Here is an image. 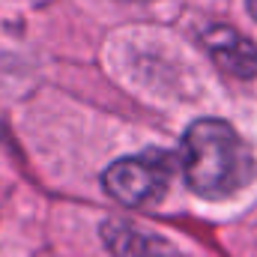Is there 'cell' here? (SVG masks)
Segmentation results:
<instances>
[{
    "label": "cell",
    "mask_w": 257,
    "mask_h": 257,
    "mask_svg": "<svg viewBox=\"0 0 257 257\" xmlns=\"http://www.w3.org/2000/svg\"><path fill=\"white\" fill-rule=\"evenodd\" d=\"M189 189L206 200L242 192L254 180V156L236 128L224 120H197L189 126L180 153Z\"/></svg>",
    "instance_id": "obj_1"
},
{
    "label": "cell",
    "mask_w": 257,
    "mask_h": 257,
    "mask_svg": "<svg viewBox=\"0 0 257 257\" xmlns=\"http://www.w3.org/2000/svg\"><path fill=\"white\" fill-rule=\"evenodd\" d=\"M174 171H177V159L171 153L144 150V153L123 156L114 165H108L102 174V186L123 206L141 209V206L159 203L168 194Z\"/></svg>",
    "instance_id": "obj_2"
},
{
    "label": "cell",
    "mask_w": 257,
    "mask_h": 257,
    "mask_svg": "<svg viewBox=\"0 0 257 257\" xmlns=\"http://www.w3.org/2000/svg\"><path fill=\"white\" fill-rule=\"evenodd\" d=\"M102 242L114 257H180L174 242L128 218H108L102 224Z\"/></svg>",
    "instance_id": "obj_3"
},
{
    "label": "cell",
    "mask_w": 257,
    "mask_h": 257,
    "mask_svg": "<svg viewBox=\"0 0 257 257\" xmlns=\"http://www.w3.org/2000/svg\"><path fill=\"white\" fill-rule=\"evenodd\" d=\"M203 45L224 72L236 78L257 75V45L251 39H245L242 33H236L233 27H209L203 33Z\"/></svg>",
    "instance_id": "obj_4"
},
{
    "label": "cell",
    "mask_w": 257,
    "mask_h": 257,
    "mask_svg": "<svg viewBox=\"0 0 257 257\" xmlns=\"http://www.w3.org/2000/svg\"><path fill=\"white\" fill-rule=\"evenodd\" d=\"M245 6H248V12H251V18L257 21V0H245Z\"/></svg>",
    "instance_id": "obj_5"
}]
</instances>
